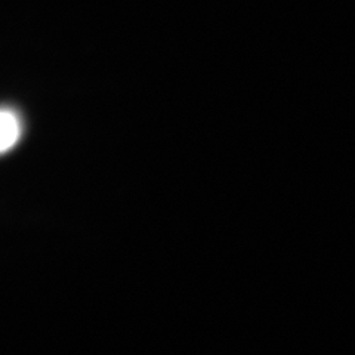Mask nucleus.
I'll list each match as a JSON object with an SVG mask.
<instances>
[{"label": "nucleus", "instance_id": "obj_1", "mask_svg": "<svg viewBox=\"0 0 355 355\" xmlns=\"http://www.w3.org/2000/svg\"><path fill=\"white\" fill-rule=\"evenodd\" d=\"M21 120L15 111L0 108V154L14 148L21 138Z\"/></svg>", "mask_w": 355, "mask_h": 355}]
</instances>
